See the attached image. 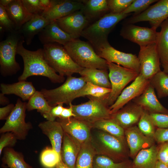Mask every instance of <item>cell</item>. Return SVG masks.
Returning a JSON list of instances; mask_svg holds the SVG:
<instances>
[{"mask_svg": "<svg viewBox=\"0 0 168 168\" xmlns=\"http://www.w3.org/2000/svg\"><path fill=\"white\" fill-rule=\"evenodd\" d=\"M149 84V80L139 73L131 84L124 89L114 103L109 107L111 114L141 95Z\"/></svg>", "mask_w": 168, "mask_h": 168, "instance_id": "15", "label": "cell"}, {"mask_svg": "<svg viewBox=\"0 0 168 168\" xmlns=\"http://www.w3.org/2000/svg\"><path fill=\"white\" fill-rule=\"evenodd\" d=\"M97 54L107 62L116 63L139 73L140 65L138 57L131 53L118 50L109 43L103 45L95 50Z\"/></svg>", "mask_w": 168, "mask_h": 168, "instance_id": "11", "label": "cell"}, {"mask_svg": "<svg viewBox=\"0 0 168 168\" xmlns=\"http://www.w3.org/2000/svg\"><path fill=\"white\" fill-rule=\"evenodd\" d=\"M130 14L122 12L106 13L90 24L82 32L81 36L87 39L95 50L109 43L108 37L115 26Z\"/></svg>", "mask_w": 168, "mask_h": 168, "instance_id": "3", "label": "cell"}, {"mask_svg": "<svg viewBox=\"0 0 168 168\" xmlns=\"http://www.w3.org/2000/svg\"><path fill=\"white\" fill-rule=\"evenodd\" d=\"M2 161L10 168H32L24 160L23 156L20 152L11 147H6L3 150Z\"/></svg>", "mask_w": 168, "mask_h": 168, "instance_id": "32", "label": "cell"}, {"mask_svg": "<svg viewBox=\"0 0 168 168\" xmlns=\"http://www.w3.org/2000/svg\"><path fill=\"white\" fill-rule=\"evenodd\" d=\"M107 65L111 91L104 99L109 107L114 103L125 87L139 73L114 63L107 62Z\"/></svg>", "mask_w": 168, "mask_h": 168, "instance_id": "8", "label": "cell"}, {"mask_svg": "<svg viewBox=\"0 0 168 168\" xmlns=\"http://www.w3.org/2000/svg\"><path fill=\"white\" fill-rule=\"evenodd\" d=\"M15 105L12 104H8L6 106L0 108V119H7L13 110Z\"/></svg>", "mask_w": 168, "mask_h": 168, "instance_id": "50", "label": "cell"}, {"mask_svg": "<svg viewBox=\"0 0 168 168\" xmlns=\"http://www.w3.org/2000/svg\"><path fill=\"white\" fill-rule=\"evenodd\" d=\"M134 0H108L109 12L118 14L123 12Z\"/></svg>", "mask_w": 168, "mask_h": 168, "instance_id": "43", "label": "cell"}, {"mask_svg": "<svg viewBox=\"0 0 168 168\" xmlns=\"http://www.w3.org/2000/svg\"><path fill=\"white\" fill-rule=\"evenodd\" d=\"M83 3L80 11L89 23L98 20L105 14L110 12L108 0H81Z\"/></svg>", "mask_w": 168, "mask_h": 168, "instance_id": "26", "label": "cell"}, {"mask_svg": "<svg viewBox=\"0 0 168 168\" xmlns=\"http://www.w3.org/2000/svg\"><path fill=\"white\" fill-rule=\"evenodd\" d=\"M50 22L41 15H35L18 30L26 44L29 45L35 35H38Z\"/></svg>", "mask_w": 168, "mask_h": 168, "instance_id": "25", "label": "cell"}, {"mask_svg": "<svg viewBox=\"0 0 168 168\" xmlns=\"http://www.w3.org/2000/svg\"><path fill=\"white\" fill-rule=\"evenodd\" d=\"M157 160L168 167V142L159 144L157 153Z\"/></svg>", "mask_w": 168, "mask_h": 168, "instance_id": "47", "label": "cell"}, {"mask_svg": "<svg viewBox=\"0 0 168 168\" xmlns=\"http://www.w3.org/2000/svg\"><path fill=\"white\" fill-rule=\"evenodd\" d=\"M63 46L73 61L81 67L108 69L107 61L97 54L89 43L73 39Z\"/></svg>", "mask_w": 168, "mask_h": 168, "instance_id": "4", "label": "cell"}, {"mask_svg": "<svg viewBox=\"0 0 168 168\" xmlns=\"http://www.w3.org/2000/svg\"><path fill=\"white\" fill-rule=\"evenodd\" d=\"M156 168H168V167L165 164L158 161Z\"/></svg>", "mask_w": 168, "mask_h": 168, "instance_id": "56", "label": "cell"}, {"mask_svg": "<svg viewBox=\"0 0 168 168\" xmlns=\"http://www.w3.org/2000/svg\"><path fill=\"white\" fill-rule=\"evenodd\" d=\"M160 26L161 29L156 44L161 64H162L168 62V18Z\"/></svg>", "mask_w": 168, "mask_h": 168, "instance_id": "33", "label": "cell"}, {"mask_svg": "<svg viewBox=\"0 0 168 168\" xmlns=\"http://www.w3.org/2000/svg\"><path fill=\"white\" fill-rule=\"evenodd\" d=\"M149 81L150 84L156 91L158 98L168 96V74L161 70Z\"/></svg>", "mask_w": 168, "mask_h": 168, "instance_id": "36", "label": "cell"}, {"mask_svg": "<svg viewBox=\"0 0 168 168\" xmlns=\"http://www.w3.org/2000/svg\"><path fill=\"white\" fill-rule=\"evenodd\" d=\"M64 132L68 133L81 145L90 141L91 124L74 117L67 119L58 118Z\"/></svg>", "mask_w": 168, "mask_h": 168, "instance_id": "16", "label": "cell"}, {"mask_svg": "<svg viewBox=\"0 0 168 168\" xmlns=\"http://www.w3.org/2000/svg\"><path fill=\"white\" fill-rule=\"evenodd\" d=\"M138 124L139 129L144 135L154 139L156 127L147 111L143 109Z\"/></svg>", "mask_w": 168, "mask_h": 168, "instance_id": "39", "label": "cell"}, {"mask_svg": "<svg viewBox=\"0 0 168 168\" xmlns=\"http://www.w3.org/2000/svg\"><path fill=\"white\" fill-rule=\"evenodd\" d=\"M0 90L4 94H15L23 101L29 100L36 91L32 82L19 81L12 84L1 83Z\"/></svg>", "mask_w": 168, "mask_h": 168, "instance_id": "28", "label": "cell"}, {"mask_svg": "<svg viewBox=\"0 0 168 168\" xmlns=\"http://www.w3.org/2000/svg\"><path fill=\"white\" fill-rule=\"evenodd\" d=\"M132 101L141 106L149 113H158L168 114V109L160 102L155 89L149 84L143 92L133 99Z\"/></svg>", "mask_w": 168, "mask_h": 168, "instance_id": "21", "label": "cell"}, {"mask_svg": "<svg viewBox=\"0 0 168 168\" xmlns=\"http://www.w3.org/2000/svg\"><path fill=\"white\" fill-rule=\"evenodd\" d=\"M44 56L49 65L60 75L67 77L79 73L83 68L76 63L64 46L57 43L43 45Z\"/></svg>", "mask_w": 168, "mask_h": 168, "instance_id": "5", "label": "cell"}, {"mask_svg": "<svg viewBox=\"0 0 168 168\" xmlns=\"http://www.w3.org/2000/svg\"><path fill=\"white\" fill-rule=\"evenodd\" d=\"M158 148L154 144L140 151L133 159L132 168H156Z\"/></svg>", "mask_w": 168, "mask_h": 168, "instance_id": "29", "label": "cell"}, {"mask_svg": "<svg viewBox=\"0 0 168 168\" xmlns=\"http://www.w3.org/2000/svg\"><path fill=\"white\" fill-rule=\"evenodd\" d=\"M40 1L44 12H45L48 10L51 7L53 0H40Z\"/></svg>", "mask_w": 168, "mask_h": 168, "instance_id": "52", "label": "cell"}, {"mask_svg": "<svg viewBox=\"0 0 168 168\" xmlns=\"http://www.w3.org/2000/svg\"><path fill=\"white\" fill-rule=\"evenodd\" d=\"M156 0H134L133 2L123 12L130 14L134 12V15L139 14L148 8L152 3L157 2Z\"/></svg>", "mask_w": 168, "mask_h": 168, "instance_id": "41", "label": "cell"}, {"mask_svg": "<svg viewBox=\"0 0 168 168\" xmlns=\"http://www.w3.org/2000/svg\"><path fill=\"white\" fill-rule=\"evenodd\" d=\"M1 29L9 33L16 30L15 26L8 16L5 7L0 5Z\"/></svg>", "mask_w": 168, "mask_h": 168, "instance_id": "42", "label": "cell"}, {"mask_svg": "<svg viewBox=\"0 0 168 168\" xmlns=\"http://www.w3.org/2000/svg\"><path fill=\"white\" fill-rule=\"evenodd\" d=\"M56 166V168H70L65 164L61 160L59 161Z\"/></svg>", "mask_w": 168, "mask_h": 168, "instance_id": "55", "label": "cell"}, {"mask_svg": "<svg viewBox=\"0 0 168 168\" xmlns=\"http://www.w3.org/2000/svg\"><path fill=\"white\" fill-rule=\"evenodd\" d=\"M28 12L33 15H41L44 12L40 0H22Z\"/></svg>", "mask_w": 168, "mask_h": 168, "instance_id": "45", "label": "cell"}, {"mask_svg": "<svg viewBox=\"0 0 168 168\" xmlns=\"http://www.w3.org/2000/svg\"><path fill=\"white\" fill-rule=\"evenodd\" d=\"M168 18V0H160L143 12L130 17L125 23L133 24L139 22L147 21L151 27L156 30Z\"/></svg>", "mask_w": 168, "mask_h": 168, "instance_id": "12", "label": "cell"}, {"mask_svg": "<svg viewBox=\"0 0 168 168\" xmlns=\"http://www.w3.org/2000/svg\"><path fill=\"white\" fill-rule=\"evenodd\" d=\"M152 28L142 27L133 24H124L120 31L124 39L138 44L140 47L156 43L159 32Z\"/></svg>", "mask_w": 168, "mask_h": 168, "instance_id": "13", "label": "cell"}, {"mask_svg": "<svg viewBox=\"0 0 168 168\" xmlns=\"http://www.w3.org/2000/svg\"><path fill=\"white\" fill-rule=\"evenodd\" d=\"M81 145L77 140L64 132L60 156L62 161L70 168H75L77 158Z\"/></svg>", "mask_w": 168, "mask_h": 168, "instance_id": "23", "label": "cell"}, {"mask_svg": "<svg viewBox=\"0 0 168 168\" xmlns=\"http://www.w3.org/2000/svg\"><path fill=\"white\" fill-rule=\"evenodd\" d=\"M24 39L19 31L10 33L6 39L0 43V71L5 74L16 73L20 68L16 60L19 42Z\"/></svg>", "mask_w": 168, "mask_h": 168, "instance_id": "9", "label": "cell"}, {"mask_svg": "<svg viewBox=\"0 0 168 168\" xmlns=\"http://www.w3.org/2000/svg\"><path fill=\"white\" fill-rule=\"evenodd\" d=\"M26 103L18 99L12 112L6 119L4 125L0 129V133L11 132L17 139H26L29 131L32 128L30 122L25 120Z\"/></svg>", "mask_w": 168, "mask_h": 168, "instance_id": "10", "label": "cell"}, {"mask_svg": "<svg viewBox=\"0 0 168 168\" xmlns=\"http://www.w3.org/2000/svg\"><path fill=\"white\" fill-rule=\"evenodd\" d=\"M38 36L39 40L43 45L55 43L64 46L73 39L61 28L56 21H51Z\"/></svg>", "mask_w": 168, "mask_h": 168, "instance_id": "22", "label": "cell"}, {"mask_svg": "<svg viewBox=\"0 0 168 168\" xmlns=\"http://www.w3.org/2000/svg\"><path fill=\"white\" fill-rule=\"evenodd\" d=\"M149 114L156 127L159 128H168V114L158 113Z\"/></svg>", "mask_w": 168, "mask_h": 168, "instance_id": "46", "label": "cell"}, {"mask_svg": "<svg viewBox=\"0 0 168 168\" xmlns=\"http://www.w3.org/2000/svg\"><path fill=\"white\" fill-rule=\"evenodd\" d=\"M83 5L81 0H53L50 8L41 15L50 22L55 21L80 10Z\"/></svg>", "mask_w": 168, "mask_h": 168, "instance_id": "20", "label": "cell"}, {"mask_svg": "<svg viewBox=\"0 0 168 168\" xmlns=\"http://www.w3.org/2000/svg\"><path fill=\"white\" fill-rule=\"evenodd\" d=\"M5 8L8 16L14 23L16 30H19L34 15L28 12L22 0H12Z\"/></svg>", "mask_w": 168, "mask_h": 168, "instance_id": "27", "label": "cell"}, {"mask_svg": "<svg viewBox=\"0 0 168 168\" xmlns=\"http://www.w3.org/2000/svg\"><path fill=\"white\" fill-rule=\"evenodd\" d=\"M111 89L101 87L89 82L86 84L77 94L76 98L91 96L99 98H105L110 92Z\"/></svg>", "mask_w": 168, "mask_h": 168, "instance_id": "38", "label": "cell"}, {"mask_svg": "<svg viewBox=\"0 0 168 168\" xmlns=\"http://www.w3.org/2000/svg\"><path fill=\"white\" fill-rule=\"evenodd\" d=\"M56 21L61 28L73 39H78L81 36L83 30L90 24L80 10Z\"/></svg>", "mask_w": 168, "mask_h": 168, "instance_id": "18", "label": "cell"}, {"mask_svg": "<svg viewBox=\"0 0 168 168\" xmlns=\"http://www.w3.org/2000/svg\"><path fill=\"white\" fill-rule=\"evenodd\" d=\"M12 1V0H0V5L5 8Z\"/></svg>", "mask_w": 168, "mask_h": 168, "instance_id": "54", "label": "cell"}, {"mask_svg": "<svg viewBox=\"0 0 168 168\" xmlns=\"http://www.w3.org/2000/svg\"><path fill=\"white\" fill-rule=\"evenodd\" d=\"M125 137L129 157L133 159L140 151L152 146L155 142L154 139L144 135L136 125L125 130Z\"/></svg>", "mask_w": 168, "mask_h": 168, "instance_id": "17", "label": "cell"}, {"mask_svg": "<svg viewBox=\"0 0 168 168\" xmlns=\"http://www.w3.org/2000/svg\"><path fill=\"white\" fill-rule=\"evenodd\" d=\"M91 142L96 154L104 156L116 162L128 160L129 151L125 139L92 128Z\"/></svg>", "mask_w": 168, "mask_h": 168, "instance_id": "2", "label": "cell"}, {"mask_svg": "<svg viewBox=\"0 0 168 168\" xmlns=\"http://www.w3.org/2000/svg\"><path fill=\"white\" fill-rule=\"evenodd\" d=\"M72 103L69 105L68 108L63 107L60 117L59 118L67 119L72 117H75V115L73 112Z\"/></svg>", "mask_w": 168, "mask_h": 168, "instance_id": "51", "label": "cell"}, {"mask_svg": "<svg viewBox=\"0 0 168 168\" xmlns=\"http://www.w3.org/2000/svg\"><path fill=\"white\" fill-rule=\"evenodd\" d=\"M9 103V100L8 98L4 96L2 93L0 94V104L2 105H5Z\"/></svg>", "mask_w": 168, "mask_h": 168, "instance_id": "53", "label": "cell"}, {"mask_svg": "<svg viewBox=\"0 0 168 168\" xmlns=\"http://www.w3.org/2000/svg\"><path fill=\"white\" fill-rule=\"evenodd\" d=\"M51 108L43 94L40 91H37L26 104L28 111L36 110L42 116L48 113Z\"/></svg>", "mask_w": 168, "mask_h": 168, "instance_id": "35", "label": "cell"}, {"mask_svg": "<svg viewBox=\"0 0 168 168\" xmlns=\"http://www.w3.org/2000/svg\"><path fill=\"white\" fill-rule=\"evenodd\" d=\"M96 128L119 138L125 139V130L111 118L100 120L91 124Z\"/></svg>", "mask_w": 168, "mask_h": 168, "instance_id": "34", "label": "cell"}, {"mask_svg": "<svg viewBox=\"0 0 168 168\" xmlns=\"http://www.w3.org/2000/svg\"><path fill=\"white\" fill-rule=\"evenodd\" d=\"M132 161L129 159L116 162L104 156L96 154L93 162V168H132Z\"/></svg>", "mask_w": 168, "mask_h": 168, "instance_id": "37", "label": "cell"}, {"mask_svg": "<svg viewBox=\"0 0 168 168\" xmlns=\"http://www.w3.org/2000/svg\"><path fill=\"white\" fill-rule=\"evenodd\" d=\"M38 127L49 138L52 148L60 156L64 131L60 123L58 121L47 120L40 123Z\"/></svg>", "mask_w": 168, "mask_h": 168, "instance_id": "24", "label": "cell"}, {"mask_svg": "<svg viewBox=\"0 0 168 168\" xmlns=\"http://www.w3.org/2000/svg\"><path fill=\"white\" fill-rule=\"evenodd\" d=\"M63 104H61L52 107L50 111L43 116L47 120L54 121L57 118H59L62 112L63 107Z\"/></svg>", "mask_w": 168, "mask_h": 168, "instance_id": "48", "label": "cell"}, {"mask_svg": "<svg viewBox=\"0 0 168 168\" xmlns=\"http://www.w3.org/2000/svg\"><path fill=\"white\" fill-rule=\"evenodd\" d=\"M161 65L163 68V71L168 74V62L164 64H161Z\"/></svg>", "mask_w": 168, "mask_h": 168, "instance_id": "57", "label": "cell"}, {"mask_svg": "<svg viewBox=\"0 0 168 168\" xmlns=\"http://www.w3.org/2000/svg\"><path fill=\"white\" fill-rule=\"evenodd\" d=\"M143 109L132 101L111 115V118L124 130L138 123Z\"/></svg>", "mask_w": 168, "mask_h": 168, "instance_id": "19", "label": "cell"}, {"mask_svg": "<svg viewBox=\"0 0 168 168\" xmlns=\"http://www.w3.org/2000/svg\"><path fill=\"white\" fill-rule=\"evenodd\" d=\"M106 69L83 68L79 73L86 82L106 88H111L109 73Z\"/></svg>", "mask_w": 168, "mask_h": 168, "instance_id": "30", "label": "cell"}, {"mask_svg": "<svg viewBox=\"0 0 168 168\" xmlns=\"http://www.w3.org/2000/svg\"><path fill=\"white\" fill-rule=\"evenodd\" d=\"M140 65V74L149 80L160 71V60L156 43L141 47L138 56Z\"/></svg>", "mask_w": 168, "mask_h": 168, "instance_id": "14", "label": "cell"}, {"mask_svg": "<svg viewBox=\"0 0 168 168\" xmlns=\"http://www.w3.org/2000/svg\"><path fill=\"white\" fill-rule=\"evenodd\" d=\"M89 100L78 105H72L74 117L90 124L111 118V114L104 98L87 96Z\"/></svg>", "mask_w": 168, "mask_h": 168, "instance_id": "7", "label": "cell"}, {"mask_svg": "<svg viewBox=\"0 0 168 168\" xmlns=\"http://www.w3.org/2000/svg\"><path fill=\"white\" fill-rule=\"evenodd\" d=\"M40 159L42 165L47 168L54 167L61 160L60 156L52 148L44 149L41 153Z\"/></svg>", "mask_w": 168, "mask_h": 168, "instance_id": "40", "label": "cell"}, {"mask_svg": "<svg viewBox=\"0 0 168 168\" xmlns=\"http://www.w3.org/2000/svg\"><path fill=\"white\" fill-rule=\"evenodd\" d=\"M154 140L159 144L168 142V128H157L155 131Z\"/></svg>", "mask_w": 168, "mask_h": 168, "instance_id": "49", "label": "cell"}, {"mask_svg": "<svg viewBox=\"0 0 168 168\" xmlns=\"http://www.w3.org/2000/svg\"><path fill=\"white\" fill-rule=\"evenodd\" d=\"M24 39L19 42L17 49V54L21 57L24 63V69L19 77V81H25L29 77L40 76L48 77L54 83H61L65 77L58 74L49 65L44 56L43 49L35 51L28 50L23 46Z\"/></svg>", "mask_w": 168, "mask_h": 168, "instance_id": "1", "label": "cell"}, {"mask_svg": "<svg viewBox=\"0 0 168 168\" xmlns=\"http://www.w3.org/2000/svg\"><path fill=\"white\" fill-rule=\"evenodd\" d=\"M96 154L90 141L82 144L77 158L75 168H93V160Z\"/></svg>", "mask_w": 168, "mask_h": 168, "instance_id": "31", "label": "cell"}, {"mask_svg": "<svg viewBox=\"0 0 168 168\" xmlns=\"http://www.w3.org/2000/svg\"><path fill=\"white\" fill-rule=\"evenodd\" d=\"M86 83L81 77L70 76L67 77L65 82L58 87L51 90L43 89L40 91L51 107L61 104L69 105L77 98V94Z\"/></svg>", "mask_w": 168, "mask_h": 168, "instance_id": "6", "label": "cell"}, {"mask_svg": "<svg viewBox=\"0 0 168 168\" xmlns=\"http://www.w3.org/2000/svg\"><path fill=\"white\" fill-rule=\"evenodd\" d=\"M17 139L15 135L11 132L3 133L0 138V155L3 150L6 147H11L14 146L17 141Z\"/></svg>", "mask_w": 168, "mask_h": 168, "instance_id": "44", "label": "cell"}]
</instances>
